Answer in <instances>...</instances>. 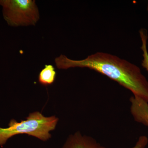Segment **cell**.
<instances>
[{"label":"cell","instance_id":"2","mask_svg":"<svg viewBox=\"0 0 148 148\" xmlns=\"http://www.w3.org/2000/svg\"><path fill=\"white\" fill-rule=\"evenodd\" d=\"M58 118L55 116H44L39 112L29 114L25 120L18 122L11 120L6 128L0 127V146L6 143L10 138L14 135L26 134L47 141L51 138L50 132L55 129Z\"/></svg>","mask_w":148,"mask_h":148},{"label":"cell","instance_id":"8","mask_svg":"<svg viewBox=\"0 0 148 148\" xmlns=\"http://www.w3.org/2000/svg\"><path fill=\"white\" fill-rule=\"evenodd\" d=\"M148 144V138L145 135H142L139 139L134 147L131 148H145Z\"/></svg>","mask_w":148,"mask_h":148},{"label":"cell","instance_id":"3","mask_svg":"<svg viewBox=\"0 0 148 148\" xmlns=\"http://www.w3.org/2000/svg\"><path fill=\"white\" fill-rule=\"evenodd\" d=\"M4 18L12 27L34 26L40 19L34 0H0Z\"/></svg>","mask_w":148,"mask_h":148},{"label":"cell","instance_id":"4","mask_svg":"<svg viewBox=\"0 0 148 148\" xmlns=\"http://www.w3.org/2000/svg\"><path fill=\"white\" fill-rule=\"evenodd\" d=\"M62 148H106L90 136L79 132L69 135Z\"/></svg>","mask_w":148,"mask_h":148},{"label":"cell","instance_id":"6","mask_svg":"<svg viewBox=\"0 0 148 148\" xmlns=\"http://www.w3.org/2000/svg\"><path fill=\"white\" fill-rule=\"evenodd\" d=\"M56 72L55 68L51 64L45 65L40 72L38 75V82L43 86L50 85L55 81Z\"/></svg>","mask_w":148,"mask_h":148},{"label":"cell","instance_id":"1","mask_svg":"<svg viewBox=\"0 0 148 148\" xmlns=\"http://www.w3.org/2000/svg\"><path fill=\"white\" fill-rule=\"evenodd\" d=\"M58 69L88 68L103 74L148 103V81L135 64L116 56L98 52L82 60L70 59L61 54L55 59Z\"/></svg>","mask_w":148,"mask_h":148},{"label":"cell","instance_id":"9","mask_svg":"<svg viewBox=\"0 0 148 148\" xmlns=\"http://www.w3.org/2000/svg\"><path fill=\"white\" fill-rule=\"evenodd\" d=\"M147 11H148V5H147Z\"/></svg>","mask_w":148,"mask_h":148},{"label":"cell","instance_id":"5","mask_svg":"<svg viewBox=\"0 0 148 148\" xmlns=\"http://www.w3.org/2000/svg\"><path fill=\"white\" fill-rule=\"evenodd\" d=\"M130 112L134 120L148 127V103L137 96L130 98Z\"/></svg>","mask_w":148,"mask_h":148},{"label":"cell","instance_id":"7","mask_svg":"<svg viewBox=\"0 0 148 148\" xmlns=\"http://www.w3.org/2000/svg\"><path fill=\"white\" fill-rule=\"evenodd\" d=\"M142 45L141 48L143 51V59L142 61V66L148 72V52L147 49V40L148 35L145 33H142L140 35Z\"/></svg>","mask_w":148,"mask_h":148}]
</instances>
